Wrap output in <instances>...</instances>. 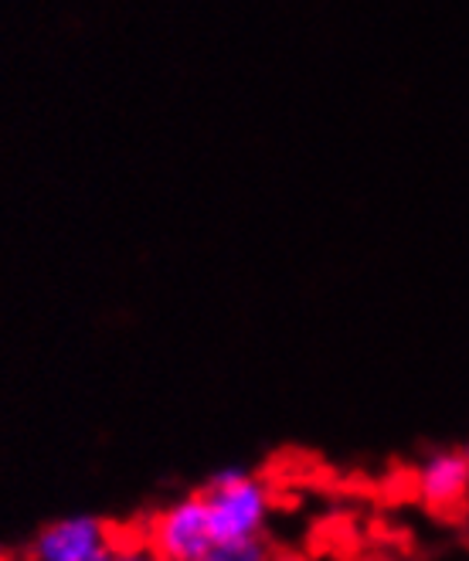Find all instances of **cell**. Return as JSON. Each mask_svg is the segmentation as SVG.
<instances>
[{
    "mask_svg": "<svg viewBox=\"0 0 469 561\" xmlns=\"http://www.w3.org/2000/svg\"><path fill=\"white\" fill-rule=\"evenodd\" d=\"M116 548L113 527L92 514L79 517H61L48 524L45 531L35 538V554L38 561H95Z\"/></svg>",
    "mask_w": 469,
    "mask_h": 561,
    "instance_id": "3",
    "label": "cell"
},
{
    "mask_svg": "<svg viewBox=\"0 0 469 561\" xmlns=\"http://www.w3.org/2000/svg\"><path fill=\"white\" fill-rule=\"evenodd\" d=\"M11 561H38L35 554H27V558H11Z\"/></svg>",
    "mask_w": 469,
    "mask_h": 561,
    "instance_id": "7",
    "label": "cell"
},
{
    "mask_svg": "<svg viewBox=\"0 0 469 561\" xmlns=\"http://www.w3.org/2000/svg\"><path fill=\"white\" fill-rule=\"evenodd\" d=\"M419 501L432 511H456L469 497V453H432L415 473Z\"/></svg>",
    "mask_w": 469,
    "mask_h": 561,
    "instance_id": "4",
    "label": "cell"
},
{
    "mask_svg": "<svg viewBox=\"0 0 469 561\" xmlns=\"http://www.w3.org/2000/svg\"><path fill=\"white\" fill-rule=\"evenodd\" d=\"M113 561H160L147 545H116Z\"/></svg>",
    "mask_w": 469,
    "mask_h": 561,
    "instance_id": "6",
    "label": "cell"
},
{
    "mask_svg": "<svg viewBox=\"0 0 469 561\" xmlns=\"http://www.w3.org/2000/svg\"><path fill=\"white\" fill-rule=\"evenodd\" d=\"M205 507L215 541H252L262 538L273 514V490L249 470H218L205 486Z\"/></svg>",
    "mask_w": 469,
    "mask_h": 561,
    "instance_id": "1",
    "label": "cell"
},
{
    "mask_svg": "<svg viewBox=\"0 0 469 561\" xmlns=\"http://www.w3.org/2000/svg\"><path fill=\"white\" fill-rule=\"evenodd\" d=\"M201 561H270V548L262 538L252 541H215V548Z\"/></svg>",
    "mask_w": 469,
    "mask_h": 561,
    "instance_id": "5",
    "label": "cell"
},
{
    "mask_svg": "<svg viewBox=\"0 0 469 561\" xmlns=\"http://www.w3.org/2000/svg\"><path fill=\"white\" fill-rule=\"evenodd\" d=\"M144 545L160 558V561H201L215 548L211 520L205 497H181L157 511L147 524Z\"/></svg>",
    "mask_w": 469,
    "mask_h": 561,
    "instance_id": "2",
    "label": "cell"
},
{
    "mask_svg": "<svg viewBox=\"0 0 469 561\" xmlns=\"http://www.w3.org/2000/svg\"><path fill=\"white\" fill-rule=\"evenodd\" d=\"M95 561H113V551H110V554H103V558H95Z\"/></svg>",
    "mask_w": 469,
    "mask_h": 561,
    "instance_id": "8",
    "label": "cell"
}]
</instances>
